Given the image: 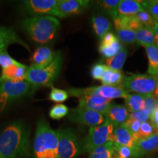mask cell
I'll list each match as a JSON object with an SVG mask.
<instances>
[{
    "mask_svg": "<svg viewBox=\"0 0 158 158\" xmlns=\"http://www.w3.org/2000/svg\"><path fill=\"white\" fill-rule=\"evenodd\" d=\"M30 156V130L23 122L14 121L0 130V158Z\"/></svg>",
    "mask_w": 158,
    "mask_h": 158,
    "instance_id": "cell-1",
    "label": "cell"
},
{
    "mask_svg": "<svg viewBox=\"0 0 158 158\" xmlns=\"http://www.w3.org/2000/svg\"><path fill=\"white\" fill-rule=\"evenodd\" d=\"M60 27V22L54 16H33L25 19L22 28L35 43L45 45L51 43Z\"/></svg>",
    "mask_w": 158,
    "mask_h": 158,
    "instance_id": "cell-2",
    "label": "cell"
},
{
    "mask_svg": "<svg viewBox=\"0 0 158 158\" xmlns=\"http://www.w3.org/2000/svg\"><path fill=\"white\" fill-rule=\"evenodd\" d=\"M58 134L45 119L37 124L33 153L35 158H58Z\"/></svg>",
    "mask_w": 158,
    "mask_h": 158,
    "instance_id": "cell-3",
    "label": "cell"
},
{
    "mask_svg": "<svg viewBox=\"0 0 158 158\" xmlns=\"http://www.w3.org/2000/svg\"><path fill=\"white\" fill-rule=\"evenodd\" d=\"M63 56L62 53L58 51L54 60L45 68L28 67L26 73V80L35 88L40 86H51L59 76L62 69Z\"/></svg>",
    "mask_w": 158,
    "mask_h": 158,
    "instance_id": "cell-4",
    "label": "cell"
},
{
    "mask_svg": "<svg viewBox=\"0 0 158 158\" xmlns=\"http://www.w3.org/2000/svg\"><path fill=\"white\" fill-rule=\"evenodd\" d=\"M36 89L27 80L0 81V114L15 102L34 92Z\"/></svg>",
    "mask_w": 158,
    "mask_h": 158,
    "instance_id": "cell-5",
    "label": "cell"
},
{
    "mask_svg": "<svg viewBox=\"0 0 158 158\" xmlns=\"http://www.w3.org/2000/svg\"><path fill=\"white\" fill-rule=\"evenodd\" d=\"M121 86L127 92L143 96L153 94L156 86V77L149 73L133 74L125 76Z\"/></svg>",
    "mask_w": 158,
    "mask_h": 158,
    "instance_id": "cell-6",
    "label": "cell"
},
{
    "mask_svg": "<svg viewBox=\"0 0 158 158\" xmlns=\"http://www.w3.org/2000/svg\"><path fill=\"white\" fill-rule=\"evenodd\" d=\"M58 158H78L82 152L78 137L72 130L66 128L57 130Z\"/></svg>",
    "mask_w": 158,
    "mask_h": 158,
    "instance_id": "cell-7",
    "label": "cell"
},
{
    "mask_svg": "<svg viewBox=\"0 0 158 158\" xmlns=\"http://www.w3.org/2000/svg\"><path fill=\"white\" fill-rule=\"evenodd\" d=\"M115 126L109 120L106 118L105 122L97 127H89L88 135L84 140V149L86 152L90 153L97 147L110 141Z\"/></svg>",
    "mask_w": 158,
    "mask_h": 158,
    "instance_id": "cell-8",
    "label": "cell"
},
{
    "mask_svg": "<svg viewBox=\"0 0 158 158\" xmlns=\"http://www.w3.org/2000/svg\"><path fill=\"white\" fill-rule=\"evenodd\" d=\"M68 94L70 96L78 98L83 94H92L101 97L107 100H112L115 98H126L129 94V92L125 91L121 84L118 86H111L101 85L98 86H92L87 88H72L68 90Z\"/></svg>",
    "mask_w": 158,
    "mask_h": 158,
    "instance_id": "cell-9",
    "label": "cell"
},
{
    "mask_svg": "<svg viewBox=\"0 0 158 158\" xmlns=\"http://www.w3.org/2000/svg\"><path fill=\"white\" fill-rule=\"evenodd\" d=\"M68 115L71 122L89 126V127L100 125L106 120L104 115L102 114L80 106L71 110Z\"/></svg>",
    "mask_w": 158,
    "mask_h": 158,
    "instance_id": "cell-10",
    "label": "cell"
},
{
    "mask_svg": "<svg viewBox=\"0 0 158 158\" xmlns=\"http://www.w3.org/2000/svg\"><path fill=\"white\" fill-rule=\"evenodd\" d=\"M89 5V1L86 0H58L53 16L64 19L80 14L88 8Z\"/></svg>",
    "mask_w": 158,
    "mask_h": 158,
    "instance_id": "cell-11",
    "label": "cell"
},
{
    "mask_svg": "<svg viewBox=\"0 0 158 158\" xmlns=\"http://www.w3.org/2000/svg\"><path fill=\"white\" fill-rule=\"evenodd\" d=\"M58 0H27L22 3L23 10L35 16H53Z\"/></svg>",
    "mask_w": 158,
    "mask_h": 158,
    "instance_id": "cell-12",
    "label": "cell"
},
{
    "mask_svg": "<svg viewBox=\"0 0 158 158\" xmlns=\"http://www.w3.org/2000/svg\"><path fill=\"white\" fill-rule=\"evenodd\" d=\"M77 98L78 99V106L94 110L104 116L111 103V100L92 94H83Z\"/></svg>",
    "mask_w": 158,
    "mask_h": 158,
    "instance_id": "cell-13",
    "label": "cell"
},
{
    "mask_svg": "<svg viewBox=\"0 0 158 158\" xmlns=\"http://www.w3.org/2000/svg\"><path fill=\"white\" fill-rule=\"evenodd\" d=\"M58 51H54L46 45H40L31 56V64L36 68H42L50 64L56 58Z\"/></svg>",
    "mask_w": 158,
    "mask_h": 158,
    "instance_id": "cell-14",
    "label": "cell"
},
{
    "mask_svg": "<svg viewBox=\"0 0 158 158\" xmlns=\"http://www.w3.org/2000/svg\"><path fill=\"white\" fill-rule=\"evenodd\" d=\"M12 44H19L30 51V48L24 41L20 38L16 32L10 27L0 26V52L6 51L7 47Z\"/></svg>",
    "mask_w": 158,
    "mask_h": 158,
    "instance_id": "cell-15",
    "label": "cell"
},
{
    "mask_svg": "<svg viewBox=\"0 0 158 158\" xmlns=\"http://www.w3.org/2000/svg\"><path fill=\"white\" fill-rule=\"evenodd\" d=\"M105 116L106 118L116 127L127 121L129 118L130 112L124 105L111 102Z\"/></svg>",
    "mask_w": 158,
    "mask_h": 158,
    "instance_id": "cell-16",
    "label": "cell"
},
{
    "mask_svg": "<svg viewBox=\"0 0 158 158\" xmlns=\"http://www.w3.org/2000/svg\"><path fill=\"white\" fill-rule=\"evenodd\" d=\"M110 141L118 145L130 147H135L136 142L124 123L114 127L113 133L110 135Z\"/></svg>",
    "mask_w": 158,
    "mask_h": 158,
    "instance_id": "cell-17",
    "label": "cell"
},
{
    "mask_svg": "<svg viewBox=\"0 0 158 158\" xmlns=\"http://www.w3.org/2000/svg\"><path fill=\"white\" fill-rule=\"evenodd\" d=\"M28 67L18 62L17 64L2 69L0 81H22L26 80V73Z\"/></svg>",
    "mask_w": 158,
    "mask_h": 158,
    "instance_id": "cell-18",
    "label": "cell"
},
{
    "mask_svg": "<svg viewBox=\"0 0 158 158\" xmlns=\"http://www.w3.org/2000/svg\"><path fill=\"white\" fill-rule=\"evenodd\" d=\"M134 147L143 157L148 154L155 152L158 150V134L155 133L149 137L138 140Z\"/></svg>",
    "mask_w": 158,
    "mask_h": 158,
    "instance_id": "cell-19",
    "label": "cell"
},
{
    "mask_svg": "<svg viewBox=\"0 0 158 158\" xmlns=\"http://www.w3.org/2000/svg\"><path fill=\"white\" fill-rule=\"evenodd\" d=\"M143 10L141 1L121 0L118 6V16H134Z\"/></svg>",
    "mask_w": 158,
    "mask_h": 158,
    "instance_id": "cell-20",
    "label": "cell"
},
{
    "mask_svg": "<svg viewBox=\"0 0 158 158\" xmlns=\"http://www.w3.org/2000/svg\"><path fill=\"white\" fill-rule=\"evenodd\" d=\"M92 24L94 32L99 38L102 40L107 33L110 32L112 25L110 21L103 15H97L92 17Z\"/></svg>",
    "mask_w": 158,
    "mask_h": 158,
    "instance_id": "cell-21",
    "label": "cell"
},
{
    "mask_svg": "<svg viewBox=\"0 0 158 158\" xmlns=\"http://www.w3.org/2000/svg\"><path fill=\"white\" fill-rule=\"evenodd\" d=\"M114 23L116 30L126 29L135 31L142 27L135 15L134 16H118V15L117 18L114 20Z\"/></svg>",
    "mask_w": 158,
    "mask_h": 158,
    "instance_id": "cell-22",
    "label": "cell"
},
{
    "mask_svg": "<svg viewBox=\"0 0 158 158\" xmlns=\"http://www.w3.org/2000/svg\"><path fill=\"white\" fill-rule=\"evenodd\" d=\"M88 158H116L115 145L113 142L108 141L91 152Z\"/></svg>",
    "mask_w": 158,
    "mask_h": 158,
    "instance_id": "cell-23",
    "label": "cell"
},
{
    "mask_svg": "<svg viewBox=\"0 0 158 158\" xmlns=\"http://www.w3.org/2000/svg\"><path fill=\"white\" fill-rule=\"evenodd\" d=\"M149 59L148 73L152 76L158 74V48L156 45H144Z\"/></svg>",
    "mask_w": 158,
    "mask_h": 158,
    "instance_id": "cell-24",
    "label": "cell"
},
{
    "mask_svg": "<svg viewBox=\"0 0 158 158\" xmlns=\"http://www.w3.org/2000/svg\"><path fill=\"white\" fill-rule=\"evenodd\" d=\"M135 42L138 45H155V34L152 29L146 27H141L135 31Z\"/></svg>",
    "mask_w": 158,
    "mask_h": 158,
    "instance_id": "cell-25",
    "label": "cell"
},
{
    "mask_svg": "<svg viewBox=\"0 0 158 158\" xmlns=\"http://www.w3.org/2000/svg\"><path fill=\"white\" fill-rule=\"evenodd\" d=\"M124 78V76L122 71L113 70L108 67L101 79V81L102 85L115 86L121 84Z\"/></svg>",
    "mask_w": 158,
    "mask_h": 158,
    "instance_id": "cell-26",
    "label": "cell"
},
{
    "mask_svg": "<svg viewBox=\"0 0 158 158\" xmlns=\"http://www.w3.org/2000/svg\"><path fill=\"white\" fill-rule=\"evenodd\" d=\"M125 107L130 113L144 109V96L138 94H129L124 98Z\"/></svg>",
    "mask_w": 158,
    "mask_h": 158,
    "instance_id": "cell-27",
    "label": "cell"
},
{
    "mask_svg": "<svg viewBox=\"0 0 158 158\" xmlns=\"http://www.w3.org/2000/svg\"><path fill=\"white\" fill-rule=\"evenodd\" d=\"M127 56V51L124 47L115 56L110 59H106V65L110 69L121 71L122 68H123L124 63H125Z\"/></svg>",
    "mask_w": 158,
    "mask_h": 158,
    "instance_id": "cell-28",
    "label": "cell"
},
{
    "mask_svg": "<svg viewBox=\"0 0 158 158\" xmlns=\"http://www.w3.org/2000/svg\"><path fill=\"white\" fill-rule=\"evenodd\" d=\"M116 158H142L141 155L135 147H126L114 143Z\"/></svg>",
    "mask_w": 158,
    "mask_h": 158,
    "instance_id": "cell-29",
    "label": "cell"
},
{
    "mask_svg": "<svg viewBox=\"0 0 158 158\" xmlns=\"http://www.w3.org/2000/svg\"><path fill=\"white\" fill-rule=\"evenodd\" d=\"M123 48L124 46L122 45V43L120 42L119 40H118L111 44L106 45H100L99 46V52L102 56L108 59L117 54Z\"/></svg>",
    "mask_w": 158,
    "mask_h": 158,
    "instance_id": "cell-30",
    "label": "cell"
},
{
    "mask_svg": "<svg viewBox=\"0 0 158 158\" xmlns=\"http://www.w3.org/2000/svg\"><path fill=\"white\" fill-rule=\"evenodd\" d=\"M119 2V0H102L96 2L102 10L109 14L114 20L118 16V6Z\"/></svg>",
    "mask_w": 158,
    "mask_h": 158,
    "instance_id": "cell-31",
    "label": "cell"
},
{
    "mask_svg": "<svg viewBox=\"0 0 158 158\" xmlns=\"http://www.w3.org/2000/svg\"><path fill=\"white\" fill-rule=\"evenodd\" d=\"M135 18L139 21L142 27H146L150 29H154L156 21L152 17V15L146 11L145 10H142L139 13H138L135 15Z\"/></svg>",
    "mask_w": 158,
    "mask_h": 158,
    "instance_id": "cell-32",
    "label": "cell"
},
{
    "mask_svg": "<svg viewBox=\"0 0 158 158\" xmlns=\"http://www.w3.org/2000/svg\"><path fill=\"white\" fill-rule=\"evenodd\" d=\"M118 39L124 43L132 44L135 42V31L130 29H117L116 30Z\"/></svg>",
    "mask_w": 158,
    "mask_h": 158,
    "instance_id": "cell-33",
    "label": "cell"
},
{
    "mask_svg": "<svg viewBox=\"0 0 158 158\" xmlns=\"http://www.w3.org/2000/svg\"><path fill=\"white\" fill-rule=\"evenodd\" d=\"M143 10L147 11L156 22H158V0L141 1Z\"/></svg>",
    "mask_w": 158,
    "mask_h": 158,
    "instance_id": "cell-34",
    "label": "cell"
},
{
    "mask_svg": "<svg viewBox=\"0 0 158 158\" xmlns=\"http://www.w3.org/2000/svg\"><path fill=\"white\" fill-rule=\"evenodd\" d=\"M68 113L69 109L65 105L57 104L51 108L49 112V116L51 118L58 120L68 115Z\"/></svg>",
    "mask_w": 158,
    "mask_h": 158,
    "instance_id": "cell-35",
    "label": "cell"
},
{
    "mask_svg": "<svg viewBox=\"0 0 158 158\" xmlns=\"http://www.w3.org/2000/svg\"><path fill=\"white\" fill-rule=\"evenodd\" d=\"M69 94L67 91L59 89L56 88H52L50 94H49V99L51 101L55 102H63L68 98Z\"/></svg>",
    "mask_w": 158,
    "mask_h": 158,
    "instance_id": "cell-36",
    "label": "cell"
},
{
    "mask_svg": "<svg viewBox=\"0 0 158 158\" xmlns=\"http://www.w3.org/2000/svg\"><path fill=\"white\" fill-rule=\"evenodd\" d=\"M154 133H155V130L151 122L148 121L141 123L139 130V135H138L139 139H143V138L149 137L150 135H153Z\"/></svg>",
    "mask_w": 158,
    "mask_h": 158,
    "instance_id": "cell-37",
    "label": "cell"
},
{
    "mask_svg": "<svg viewBox=\"0 0 158 158\" xmlns=\"http://www.w3.org/2000/svg\"><path fill=\"white\" fill-rule=\"evenodd\" d=\"M158 107V99L154 94L144 96V109L149 112L150 116Z\"/></svg>",
    "mask_w": 158,
    "mask_h": 158,
    "instance_id": "cell-38",
    "label": "cell"
},
{
    "mask_svg": "<svg viewBox=\"0 0 158 158\" xmlns=\"http://www.w3.org/2000/svg\"><path fill=\"white\" fill-rule=\"evenodd\" d=\"M126 127L128 128L130 133L132 134L133 137L135 141H138L139 139V130H140V126H141V122L136 121V120L130 119V118H128V119L124 122Z\"/></svg>",
    "mask_w": 158,
    "mask_h": 158,
    "instance_id": "cell-39",
    "label": "cell"
},
{
    "mask_svg": "<svg viewBox=\"0 0 158 158\" xmlns=\"http://www.w3.org/2000/svg\"><path fill=\"white\" fill-rule=\"evenodd\" d=\"M129 118L142 122H148L150 119V114L146 109H141L130 114Z\"/></svg>",
    "mask_w": 158,
    "mask_h": 158,
    "instance_id": "cell-40",
    "label": "cell"
},
{
    "mask_svg": "<svg viewBox=\"0 0 158 158\" xmlns=\"http://www.w3.org/2000/svg\"><path fill=\"white\" fill-rule=\"evenodd\" d=\"M107 68V65L100 64V63L94 64L91 70V76L95 80L101 81Z\"/></svg>",
    "mask_w": 158,
    "mask_h": 158,
    "instance_id": "cell-41",
    "label": "cell"
},
{
    "mask_svg": "<svg viewBox=\"0 0 158 158\" xmlns=\"http://www.w3.org/2000/svg\"><path fill=\"white\" fill-rule=\"evenodd\" d=\"M19 62L13 59L7 54V51H1L0 52V66L2 69L7 68L12 65L17 64Z\"/></svg>",
    "mask_w": 158,
    "mask_h": 158,
    "instance_id": "cell-42",
    "label": "cell"
},
{
    "mask_svg": "<svg viewBox=\"0 0 158 158\" xmlns=\"http://www.w3.org/2000/svg\"><path fill=\"white\" fill-rule=\"evenodd\" d=\"M118 38L114 35L113 33L108 32L103 37V38L101 40V43L100 45H106L111 44L114 42H116V40H118Z\"/></svg>",
    "mask_w": 158,
    "mask_h": 158,
    "instance_id": "cell-43",
    "label": "cell"
},
{
    "mask_svg": "<svg viewBox=\"0 0 158 158\" xmlns=\"http://www.w3.org/2000/svg\"><path fill=\"white\" fill-rule=\"evenodd\" d=\"M150 122L155 127V133L158 134V107L154 110V112L150 116Z\"/></svg>",
    "mask_w": 158,
    "mask_h": 158,
    "instance_id": "cell-44",
    "label": "cell"
},
{
    "mask_svg": "<svg viewBox=\"0 0 158 158\" xmlns=\"http://www.w3.org/2000/svg\"><path fill=\"white\" fill-rule=\"evenodd\" d=\"M154 34H155V45H158V22L155 23V27L153 29Z\"/></svg>",
    "mask_w": 158,
    "mask_h": 158,
    "instance_id": "cell-45",
    "label": "cell"
},
{
    "mask_svg": "<svg viewBox=\"0 0 158 158\" xmlns=\"http://www.w3.org/2000/svg\"><path fill=\"white\" fill-rule=\"evenodd\" d=\"M155 77H156V86H155V89L153 94L158 99V74L156 75Z\"/></svg>",
    "mask_w": 158,
    "mask_h": 158,
    "instance_id": "cell-46",
    "label": "cell"
},
{
    "mask_svg": "<svg viewBox=\"0 0 158 158\" xmlns=\"http://www.w3.org/2000/svg\"><path fill=\"white\" fill-rule=\"evenodd\" d=\"M157 48H158V45H157Z\"/></svg>",
    "mask_w": 158,
    "mask_h": 158,
    "instance_id": "cell-47",
    "label": "cell"
}]
</instances>
